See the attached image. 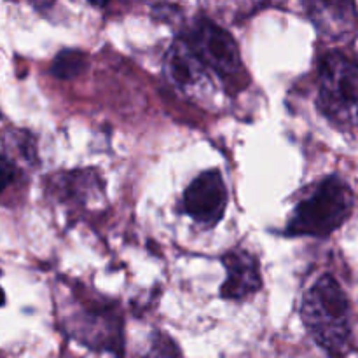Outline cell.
Instances as JSON below:
<instances>
[{"instance_id":"cell-2","label":"cell","mask_w":358,"mask_h":358,"mask_svg":"<svg viewBox=\"0 0 358 358\" xmlns=\"http://www.w3.org/2000/svg\"><path fill=\"white\" fill-rule=\"evenodd\" d=\"M353 206L352 187L339 175H329L308 198L297 203L285 233L289 236L327 238L352 217Z\"/></svg>"},{"instance_id":"cell-5","label":"cell","mask_w":358,"mask_h":358,"mask_svg":"<svg viewBox=\"0 0 358 358\" xmlns=\"http://www.w3.org/2000/svg\"><path fill=\"white\" fill-rule=\"evenodd\" d=\"M180 38L212 72V76L226 83L227 90L238 91L245 87L240 48L229 31L208 17H198Z\"/></svg>"},{"instance_id":"cell-13","label":"cell","mask_w":358,"mask_h":358,"mask_svg":"<svg viewBox=\"0 0 358 358\" xmlns=\"http://www.w3.org/2000/svg\"><path fill=\"white\" fill-rule=\"evenodd\" d=\"M17 178V170L16 164L13 163V159L3 154H0V194L13 184Z\"/></svg>"},{"instance_id":"cell-8","label":"cell","mask_w":358,"mask_h":358,"mask_svg":"<svg viewBox=\"0 0 358 358\" xmlns=\"http://www.w3.org/2000/svg\"><path fill=\"white\" fill-rule=\"evenodd\" d=\"M226 268V282L220 287V297L227 301H243L262 289L259 261L250 250L233 248L220 257Z\"/></svg>"},{"instance_id":"cell-14","label":"cell","mask_w":358,"mask_h":358,"mask_svg":"<svg viewBox=\"0 0 358 358\" xmlns=\"http://www.w3.org/2000/svg\"><path fill=\"white\" fill-rule=\"evenodd\" d=\"M3 303H6V297H3V290L0 289V306H2Z\"/></svg>"},{"instance_id":"cell-4","label":"cell","mask_w":358,"mask_h":358,"mask_svg":"<svg viewBox=\"0 0 358 358\" xmlns=\"http://www.w3.org/2000/svg\"><path fill=\"white\" fill-rule=\"evenodd\" d=\"M317 105L336 128L358 126V65L341 51H329L322 56Z\"/></svg>"},{"instance_id":"cell-12","label":"cell","mask_w":358,"mask_h":358,"mask_svg":"<svg viewBox=\"0 0 358 358\" xmlns=\"http://www.w3.org/2000/svg\"><path fill=\"white\" fill-rule=\"evenodd\" d=\"M129 358H182L180 350L168 334L154 331L142 350H136Z\"/></svg>"},{"instance_id":"cell-10","label":"cell","mask_w":358,"mask_h":358,"mask_svg":"<svg viewBox=\"0 0 358 358\" xmlns=\"http://www.w3.org/2000/svg\"><path fill=\"white\" fill-rule=\"evenodd\" d=\"M311 20L317 23L318 30L332 38L346 37L357 30L358 17L353 3L346 2H317L308 3Z\"/></svg>"},{"instance_id":"cell-7","label":"cell","mask_w":358,"mask_h":358,"mask_svg":"<svg viewBox=\"0 0 358 358\" xmlns=\"http://www.w3.org/2000/svg\"><path fill=\"white\" fill-rule=\"evenodd\" d=\"M166 80L184 96L205 98L212 91V72L199 62L182 38L171 44L164 58Z\"/></svg>"},{"instance_id":"cell-9","label":"cell","mask_w":358,"mask_h":358,"mask_svg":"<svg viewBox=\"0 0 358 358\" xmlns=\"http://www.w3.org/2000/svg\"><path fill=\"white\" fill-rule=\"evenodd\" d=\"M48 185L49 194L56 201L63 203L66 206H77V208L87 206L91 199L103 196L105 191L103 178L93 168L63 171V173L52 175Z\"/></svg>"},{"instance_id":"cell-11","label":"cell","mask_w":358,"mask_h":358,"mask_svg":"<svg viewBox=\"0 0 358 358\" xmlns=\"http://www.w3.org/2000/svg\"><path fill=\"white\" fill-rule=\"evenodd\" d=\"M87 56L79 49H63L55 56L51 63V73L56 79L70 80L86 70Z\"/></svg>"},{"instance_id":"cell-1","label":"cell","mask_w":358,"mask_h":358,"mask_svg":"<svg viewBox=\"0 0 358 358\" xmlns=\"http://www.w3.org/2000/svg\"><path fill=\"white\" fill-rule=\"evenodd\" d=\"M304 327L331 358H346L355 350L352 306L332 275H324L308 289L301 306Z\"/></svg>"},{"instance_id":"cell-6","label":"cell","mask_w":358,"mask_h":358,"mask_svg":"<svg viewBox=\"0 0 358 358\" xmlns=\"http://www.w3.org/2000/svg\"><path fill=\"white\" fill-rule=\"evenodd\" d=\"M227 206V187L219 170L199 173L182 198V208L194 222L213 227L220 222Z\"/></svg>"},{"instance_id":"cell-3","label":"cell","mask_w":358,"mask_h":358,"mask_svg":"<svg viewBox=\"0 0 358 358\" xmlns=\"http://www.w3.org/2000/svg\"><path fill=\"white\" fill-rule=\"evenodd\" d=\"M65 327L70 338L93 352L122 357V317L117 304L98 296L72 292L70 311L65 315Z\"/></svg>"}]
</instances>
